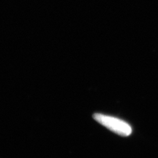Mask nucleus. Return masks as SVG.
I'll return each mask as SVG.
<instances>
[{
  "label": "nucleus",
  "instance_id": "f257e3e1",
  "mask_svg": "<svg viewBox=\"0 0 158 158\" xmlns=\"http://www.w3.org/2000/svg\"><path fill=\"white\" fill-rule=\"evenodd\" d=\"M93 117L100 124L118 135L128 136L131 135L132 128L131 125L120 118L101 113H95Z\"/></svg>",
  "mask_w": 158,
  "mask_h": 158
}]
</instances>
